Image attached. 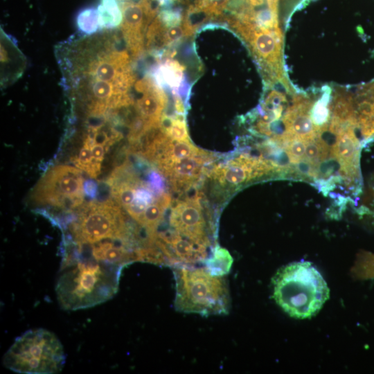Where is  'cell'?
Segmentation results:
<instances>
[{"label": "cell", "instance_id": "12", "mask_svg": "<svg viewBox=\"0 0 374 374\" xmlns=\"http://www.w3.org/2000/svg\"><path fill=\"white\" fill-rule=\"evenodd\" d=\"M233 264V258L229 252L217 244L213 247L210 256L203 267L211 274L225 276L229 273Z\"/></svg>", "mask_w": 374, "mask_h": 374}, {"label": "cell", "instance_id": "18", "mask_svg": "<svg viewBox=\"0 0 374 374\" xmlns=\"http://www.w3.org/2000/svg\"><path fill=\"white\" fill-rule=\"evenodd\" d=\"M306 142L297 138L289 141L284 148L288 153L293 163L305 159Z\"/></svg>", "mask_w": 374, "mask_h": 374}, {"label": "cell", "instance_id": "4", "mask_svg": "<svg viewBox=\"0 0 374 374\" xmlns=\"http://www.w3.org/2000/svg\"><path fill=\"white\" fill-rule=\"evenodd\" d=\"M172 271L176 310L204 317L229 313L230 296L225 276L211 275L204 267L177 266Z\"/></svg>", "mask_w": 374, "mask_h": 374}, {"label": "cell", "instance_id": "6", "mask_svg": "<svg viewBox=\"0 0 374 374\" xmlns=\"http://www.w3.org/2000/svg\"><path fill=\"white\" fill-rule=\"evenodd\" d=\"M78 168L58 165L48 170L37 182L30 198L37 205L71 213L84 201V177Z\"/></svg>", "mask_w": 374, "mask_h": 374}, {"label": "cell", "instance_id": "23", "mask_svg": "<svg viewBox=\"0 0 374 374\" xmlns=\"http://www.w3.org/2000/svg\"><path fill=\"white\" fill-rule=\"evenodd\" d=\"M84 193L91 198H95L97 194V184L91 180H87L84 184Z\"/></svg>", "mask_w": 374, "mask_h": 374}, {"label": "cell", "instance_id": "25", "mask_svg": "<svg viewBox=\"0 0 374 374\" xmlns=\"http://www.w3.org/2000/svg\"><path fill=\"white\" fill-rule=\"evenodd\" d=\"M251 6H258L263 3L264 0H244Z\"/></svg>", "mask_w": 374, "mask_h": 374}, {"label": "cell", "instance_id": "14", "mask_svg": "<svg viewBox=\"0 0 374 374\" xmlns=\"http://www.w3.org/2000/svg\"><path fill=\"white\" fill-rule=\"evenodd\" d=\"M160 127L171 139L177 141H190L184 116H170L163 114Z\"/></svg>", "mask_w": 374, "mask_h": 374}, {"label": "cell", "instance_id": "21", "mask_svg": "<svg viewBox=\"0 0 374 374\" xmlns=\"http://www.w3.org/2000/svg\"><path fill=\"white\" fill-rule=\"evenodd\" d=\"M185 36L182 25L168 28L166 33V46H170L179 42Z\"/></svg>", "mask_w": 374, "mask_h": 374}, {"label": "cell", "instance_id": "16", "mask_svg": "<svg viewBox=\"0 0 374 374\" xmlns=\"http://www.w3.org/2000/svg\"><path fill=\"white\" fill-rule=\"evenodd\" d=\"M79 29L86 35H92L100 28L98 10L87 8L82 11L77 19Z\"/></svg>", "mask_w": 374, "mask_h": 374}, {"label": "cell", "instance_id": "10", "mask_svg": "<svg viewBox=\"0 0 374 374\" xmlns=\"http://www.w3.org/2000/svg\"><path fill=\"white\" fill-rule=\"evenodd\" d=\"M185 67L178 61L166 59L159 64L153 71L152 78L156 84L164 89L170 88L172 94L186 93V82L184 71Z\"/></svg>", "mask_w": 374, "mask_h": 374}, {"label": "cell", "instance_id": "24", "mask_svg": "<svg viewBox=\"0 0 374 374\" xmlns=\"http://www.w3.org/2000/svg\"><path fill=\"white\" fill-rule=\"evenodd\" d=\"M269 8L274 13L278 15V0H267Z\"/></svg>", "mask_w": 374, "mask_h": 374}, {"label": "cell", "instance_id": "26", "mask_svg": "<svg viewBox=\"0 0 374 374\" xmlns=\"http://www.w3.org/2000/svg\"><path fill=\"white\" fill-rule=\"evenodd\" d=\"M373 135H374V124H373Z\"/></svg>", "mask_w": 374, "mask_h": 374}, {"label": "cell", "instance_id": "5", "mask_svg": "<svg viewBox=\"0 0 374 374\" xmlns=\"http://www.w3.org/2000/svg\"><path fill=\"white\" fill-rule=\"evenodd\" d=\"M64 348L57 336L43 328L26 331L5 353L3 365L19 373L53 374L65 364Z\"/></svg>", "mask_w": 374, "mask_h": 374}, {"label": "cell", "instance_id": "15", "mask_svg": "<svg viewBox=\"0 0 374 374\" xmlns=\"http://www.w3.org/2000/svg\"><path fill=\"white\" fill-rule=\"evenodd\" d=\"M213 16L208 12L198 2L189 6L183 15L181 25L185 36H192L199 26L208 21Z\"/></svg>", "mask_w": 374, "mask_h": 374}, {"label": "cell", "instance_id": "1", "mask_svg": "<svg viewBox=\"0 0 374 374\" xmlns=\"http://www.w3.org/2000/svg\"><path fill=\"white\" fill-rule=\"evenodd\" d=\"M64 245L55 285L61 308L87 309L112 299L118 290L123 267L96 260L76 245Z\"/></svg>", "mask_w": 374, "mask_h": 374}, {"label": "cell", "instance_id": "19", "mask_svg": "<svg viewBox=\"0 0 374 374\" xmlns=\"http://www.w3.org/2000/svg\"><path fill=\"white\" fill-rule=\"evenodd\" d=\"M157 16L167 28L180 25L183 20V15L179 9L163 10Z\"/></svg>", "mask_w": 374, "mask_h": 374}, {"label": "cell", "instance_id": "8", "mask_svg": "<svg viewBox=\"0 0 374 374\" xmlns=\"http://www.w3.org/2000/svg\"><path fill=\"white\" fill-rule=\"evenodd\" d=\"M211 154L192 156L176 161L168 177L175 191L186 190L197 181L203 173L204 165L213 160Z\"/></svg>", "mask_w": 374, "mask_h": 374}, {"label": "cell", "instance_id": "3", "mask_svg": "<svg viewBox=\"0 0 374 374\" xmlns=\"http://www.w3.org/2000/svg\"><path fill=\"white\" fill-rule=\"evenodd\" d=\"M64 241L90 244L106 240H121L139 250L143 236L141 228L127 217L122 207L112 197L103 202L91 201L73 212L66 226Z\"/></svg>", "mask_w": 374, "mask_h": 374}, {"label": "cell", "instance_id": "7", "mask_svg": "<svg viewBox=\"0 0 374 374\" xmlns=\"http://www.w3.org/2000/svg\"><path fill=\"white\" fill-rule=\"evenodd\" d=\"M229 21L249 43L253 53L269 65L279 79L281 78L280 49L283 37L280 28L261 30L252 21L240 20L235 17L229 19Z\"/></svg>", "mask_w": 374, "mask_h": 374}, {"label": "cell", "instance_id": "13", "mask_svg": "<svg viewBox=\"0 0 374 374\" xmlns=\"http://www.w3.org/2000/svg\"><path fill=\"white\" fill-rule=\"evenodd\" d=\"M97 10L100 29H114L122 23L123 15L118 0H101Z\"/></svg>", "mask_w": 374, "mask_h": 374}, {"label": "cell", "instance_id": "2", "mask_svg": "<svg viewBox=\"0 0 374 374\" xmlns=\"http://www.w3.org/2000/svg\"><path fill=\"white\" fill-rule=\"evenodd\" d=\"M272 298L288 316L296 319L316 316L329 299L330 289L309 261L280 267L271 278Z\"/></svg>", "mask_w": 374, "mask_h": 374}, {"label": "cell", "instance_id": "20", "mask_svg": "<svg viewBox=\"0 0 374 374\" xmlns=\"http://www.w3.org/2000/svg\"><path fill=\"white\" fill-rule=\"evenodd\" d=\"M213 17L219 16L229 4V0H197Z\"/></svg>", "mask_w": 374, "mask_h": 374}, {"label": "cell", "instance_id": "9", "mask_svg": "<svg viewBox=\"0 0 374 374\" xmlns=\"http://www.w3.org/2000/svg\"><path fill=\"white\" fill-rule=\"evenodd\" d=\"M1 80L6 86L17 80L25 67V59L17 46L1 31Z\"/></svg>", "mask_w": 374, "mask_h": 374}, {"label": "cell", "instance_id": "22", "mask_svg": "<svg viewBox=\"0 0 374 374\" xmlns=\"http://www.w3.org/2000/svg\"><path fill=\"white\" fill-rule=\"evenodd\" d=\"M173 108L176 114L185 115V105L181 97L179 94H173Z\"/></svg>", "mask_w": 374, "mask_h": 374}, {"label": "cell", "instance_id": "11", "mask_svg": "<svg viewBox=\"0 0 374 374\" xmlns=\"http://www.w3.org/2000/svg\"><path fill=\"white\" fill-rule=\"evenodd\" d=\"M331 90L325 87L321 96L314 102L310 117L319 134L328 130L331 118Z\"/></svg>", "mask_w": 374, "mask_h": 374}, {"label": "cell", "instance_id": "17", "mask_svg": "<svg viewBox=\"0 0 374 374\" xmlns=\"http://www.w3.org/2000/svg\"><path fill=\"white\" fill-rule=\"evenodd\" d=\"M252 22L261 30H273L278 26V15L269 8L255 12Z\"/></svg>", "mask_w": 374, "mask_h": 374}]
</instances>
